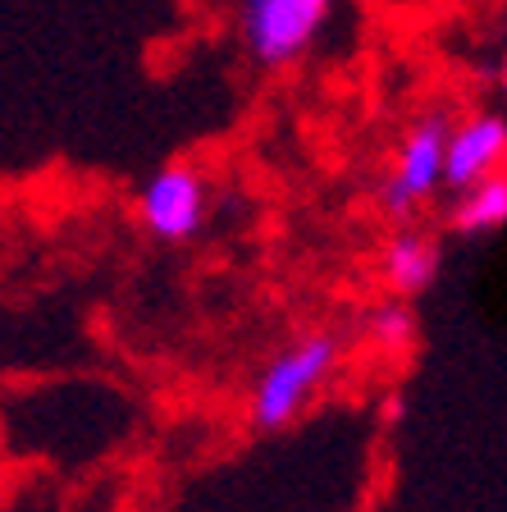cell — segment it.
<instances>
[{
    "label": "cell",
    "mask_w": 507,
    "mask_h": 512,
    "mask_svg": "<svg viewBox=\"0 0 507 512\" xmlns=\"http://www.w3.org/2000/svg\"><path fill=\"white\" fill-rule=\"evenodd\" d=\"M503 224H507V174H489V179H480V183L457 192L453 229L462 238L498 234Z\"/></svg>",
    "instance_id": "7"
},
{
    "label": "cell",
    "mask_w": 507,
    "mask_h": 512,
    "mask_svg": "<svg viewBox=\"0 0 507 512\" xmlns=\"http://www.w3.org/2000/svg\"><path fill=\"white\" fill-rule=\"evenodd\" d=\"M338 366H343V339H334V334H302L284 352H275L261 366L252 398H247L252 430L275 435V430L293 426L297 416L320 398V389L338 375Z\"/></svg>",
    "instance_id": "1"
},
{
    "label": "cell",
    "mask_w": 507,
    "mask_h": 512,
    "mask_svg": "<svg viewBox=\"0 0 507 512\" xmlns=\"http://www.w3.org/2000/svg\"><path fill=\"white\" fill-rule=\"evenodd\" d=\"M343 0H238V37L261 69H293L320 46Z\"/></svg>",
    "instance_id": "2"
},
{
    "label": "cell",
    "mask_w": 507,
    "mask_h": 512,
    "mask_svg": "<svg viewBox=\"0 0 507 512\" xmlns=\"http://www.w3.org/2000/svg\"><path fill=\"white\" fill-rule=\"evenodd\" d=\"M439 243L421 229H398L384 247V279L398 298H421L425 288L439 279Z\"/></svg>",
    "instance_id": "6"
},
{
    "label": "cell",
    "mask_w": 507,
    "mask_h": 512,
    "mask_svg": "<svg viewBox=\"0 0 507 512\" xmlns=\"http://www.w3.org/2000/svg\"><path fill=\"white\" fill-rule=\"evenodd\" d=\"M366 334L380 343V348H389V352L412 348V339H416V311H412V302H407V298L380 302V307L366 316Z\"/></svg>",
    "instance_id": "8"
},
{
    "label": "cell",
    "mask_w": 507,
    "mask_h": 512,
    "mask_svg": "<svg viewBox=\"0 0 507 512\" xmlns=\"http://www.w3.org/2000/svg\"><path fill=\"white\" fill-rule=\"evenodd\" d=\"M448 115L430 110L421 115L407 133H402L398 151H393L389 179L380 188V206L393 220H412L416 206H425L434 192L444 188V142H448Z\"/></svg>",
    "instance_id": "3"
},
{
    "label": "cell",
    "mask_w": 507,
    "mask_h": 512,
    "mask_svg": "<svg viewBox=\"0 0 507 512\" xmlns=\"http://www.w3.org/2000/svg\"><path fill=\"white\" fill-rule=\"evenodd\" d=\"M507 160V119L498 110H480V115L462 119L457 128H448L444 142V183L453 192L471 188V183L503 174Z\"/></svg>",
    "instance_id": "5"
},
{
    "label": "cell",
    "mask_w": 507,
    "mask_h": 512,
    "mask_svg": "<svg viewBox=\"0 0 507 512\" xmlns=\"http://www.w3.org/2000/svg\"><path fill=\"white\" fill-rule=\"evenodd\" d=\"M211 192L192 165H160L138 192V220L160 243H188L206 224Z\"/></svg>",
    "instance_id": "4"
}]
</instances>
